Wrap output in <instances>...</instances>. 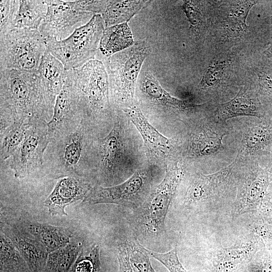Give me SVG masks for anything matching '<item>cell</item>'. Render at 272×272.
<instances>
[{
    "instance_id": "1",
    "label": "cell",
    "mask_w": 272,
    "mask_h": 272,
    "mask_svg": "<svg viewBox=\"0 0 272 272\" xmlns=\"http://www.w3.org/2000/svg\"><path fill=\"white\" fill-rule=\"evenodd\" d=\"M0 71V132L15 121H49L53 110L45 98L38 72Z\"/></svg>"
},
{
    "instance_id": "2",
    "label": "cell",
    "mask_w": 272,
    "mask_h": 272,
    "mask_svg": "<svg viewBox=\"0 0 272 272\" xmlns=\"http://www.w3.org/2000/svg\"><path fill=\"white\" fill-rule=\"evenodd\" d=\"M89 126L83 120L53 133L44 155L42 171L57 178L70 175L86 176L93 143Z\"/></svg>"
},
{
    "instance_id": "3",
    "label": "cell",
    "mask_w": 272,
    "mask_h": 272,
    "mask_svg": "<svg viewBox=\"0 0 272 272\" xmlns=\"http://www.w3.org/2000/svg\"><path fill=\"white\" fill-rule=\"evenodd\" d=\"M151 48L146 39L139 40L130 47L102 61L106 70L110 98L124 108L135 104L136 83L142 65Z\"/></svg>"
},
{
    "instance_id": "4",
    "label": "cell",
    "mask_w": 272,
    "mask_h": 272,
    "mask_svg": "<svg viewBox=\"0 0 272 272\" xmlns=\"http://www.w3.org/2000/svg\"><path fill=\"white\" fill-rule=\"evenodd\" d=\"M101 15H94L85 25L62 40L45 39L46 51L60 61L66 70L78 69L97 55L105 29Z\"/></svg>"
},
{
    "instance_id": "5",
    "label": "cell",
    "mask_w": 272,
    "mask_h": 272,
    "mask_svg": "<svg viewBox=\"0 0 272 272\" xmlns=\"http://www.w3.org/2000/svg\"><path fill=\"white\" fill-rule=\"evenodd\" d=\"M46 51L45 38L38 30L14 28L0 36V70L38 72Z\"/></svg>"
},
{
    "instance_id": "6",
    "label": "cell",
    "mask_w": 272,
    "mask_h": 272,
    "mask_svg": "<svg viewBox=\"0 0 272 272\" xmlns=\"http://www.w3.org/2000/svg\"><path fill=\"white\" fill-rule=\"evenodd\" d=\"M83 113V120L89 123L92 119L107 115L111 103L108 77L103 62L91 60L74 70Z\"/></svg>"
},
{
    "instance_id": "7",
    "label": "cell",
    "mask_w": 272,
    "mask_h": 272,
    "mask_svg": "<svg viewBox=\"0 0 272 272\" xmlns=\"http://www.w3.org/2000/svg\"><path fill=\"white\" fill-rule=\"evenodd\" d=\"M181 175L176 166H167L163 180L140 207L138 224L145 233L157 236L165 231L166 216Z\"/></svg>"
},
{
    "instance_id": "8",
    "label": "cell",
    "mask_w": 272,
    "mask_h": 272,
    "mask_svg": "<svg viewBox=\"0 0 272 272\" xmlns=\"http://www.w3.org/2000/svg\"><path fill=\"white\" fill-rule=\"evenodd\" d=\"M47 121L37 120L27 130L25 138L12 156L10 165L15 177L24 178L41 169L45 150L50 141Z\"/></svg>"
},
{
    "instance_id": "9",
    "label": "cell",
    "mask_w": 272,
    "mask_h": 272,
    "mask_svg": "<svg viewBox=\"0 0 272 272\" xmlns=\"http://www.w3.org/2000/svg\"><path fill=\"white\" fill-rule=\"evenodd\" d=\"M148 183L147 177L144 173L135 172L127 180L118 185L109 187L100 185L93 186L82 203H114L138 208L147 198Z\"/></svg>"
},
{
    "instance_id": "10",
    "label": "cell",
    "mask_w": 272,
    "mask_h": 272,
    "mask_svg": "<svg viewBox=\"0 0 272 272\" xmlns=\"http://www.w3.org/2000/svg\"><path fill=\"white\" fill-rule=\"evenodd\" d=\"M45 2L47 11L38 28V31L45 39L63 40L76 29L86 24L94 15L91 13L75 9L69 1Z\"/></svg>"
},
{
    "instance_id": "11",
    "label": "cell",
    "mask_w": 272,
    "mask_h": 272,
    "mask_svg": "<svg viewBox=\"0 0 272 272\" xmlns=\"http://www.w3.org/2000/svg\"><path fill=\"white\" fill-rule=\"evenodd\" d=\"M229 177L227 172H219L196 178L187 191L184 209L208 214L217 211L219 197L229 185Z\"/></svg>"
},
{
    "instance_id": "12",
    "label": "cell",
    "mask_w": 272,
    "mask_h": 272,
    "mask_svg": "<svg viewBox=\"0 0 272 272\" xmlns=\"http://www.w3.org/2000/svg\"><path fill=\"white\" fill-rule=\"evenodd\" d=\"M83 120V113L74 70H67L62 89L56 98L52 116L47 122L50 137L55 132L80 123Z\"/></svg>"
},
{
    "instance_id": "13",
    "label": "cell",
    "mask_w": 272,
    "mask_h": 272,
    "mask_svg": "<svg viewBox=\"0 0 272 272\" xmlns=\"http://www.w3.org/2000/svg\"><path fill=\"white\" fill-rule=\"evenodd\" d=\"M85 176L70 175L59 178L54 189L44 202L52 216H67V206L83 201L91 190Z\"/></svg>"
},
{
    "instance_id": "14",
    "label": "cell",
    "mask_w": 272,
    "mask_h": 272,
    "mask_svg": "<svg viewBox=\"0 0 272 272\" xmlns=\"http://www.w3.org/2000/svg\"><path fill=\"white\" fill-rule=\"evenodd\" d=\"M264 247L261 238L252 231L241 242L229 247L219 248L214 251L213 264L215 271L235 272L245 266Z\"/></svg>"
},
{
    "instance_id": "15",
    "label": "cell",
    "mask_w": 272,
    "mask_h": 272,
    "mask_svg": "<svg viewBox=\"0 0 272 272\" xmlns=\"http://www.w3.org/2000/svg\"><path fill=\"white\" fill-rule=\"evenodd\" d=\"M121 135L120 123L116 121L105 137L93 142L90 155L95 154L96 166L103 179H112L116 174L122 156Z\"/></svg>"
},
{
    "instance_id": "16",
    "label": "cell",
    "mask_w": 272,
    "mask_h": 272,
    "mask_svg": "<svg viewBox=\"0 0 272 272\" xmlns=\"http://www.w3.org/2000/svg\"><path fill=\"white\" fill-rule=\"evenodd\" d=\"M269 181L265 169L257 168L244 180L231 211L233 218L259 210L268 191Z\"/></svg>"
},
{
    "instance_id": "17",
    "label": "cell",
    "mask_w": 272,
    "mask_h": 272,
    "mask_svg": "<svg viewBox=\"0 0 272 272\" xmlns=\"http://www.w3.org/2000/svg\"><path fill=\"white\" fill-rule=\"evenodd\" d=\"M38 72L46 100L53 110L56 98L63 86L67 70L60 61L46 51Z\"/></svg>"
},
{
    "instance_id": "18",
    "label": "cell",
    "mask_w": 272,
    "mask_h": 272,
    "mask_svg": "<svg viewBox=\"0 0 272 272\" xmlns=\"http://www.w3.org/2000/svg\"><path fill=\"white\" fill-rule=\"evenodd\" d=\"M125 114L140 133L147 147L158 155H164L170 149V140L162 134L150 123L139 106L122 108Z\"/></svg>"
},
{
    "instance_id": "19",
    "label": "cell",
    "mask_w": 272,
    "mask_h": 272,
    "mask_svg": "<svg viewBox=\"0 0 272 272\" xmlns=\"http://www.w3.org/2000/svg\"><path fill=\"white\" fill-rule=\"evenodd\" d=\"M148 249L135 239H127L117 248L118 272H156Z\"/></svg>"
},
{
    "instance_id": "20",
    "label": "cell",
    "mask_w": 272,
    "mask_h": 272,
    "mask_svg": "<svg viewBox=\"0 0 272 272\" xmlns=\"http://www.w3.org/2000/svg\"><path fill=\"white\" fill-rule=\"evenodd\" d=\"M1 231L10 239L18 250L30 272H43L49 253L39 241L24 237L12 229L6 228Z\"/></svg>"
},
{
    "instance_id": "21",
    "label": "cell",
    "mask_w": 272,
    "mask_h": 272,
    "mask_svg": "<svg viewBox=\"0 0 272 272\" xmlns=\"http://www.w3.org/2000/svg\"><path fill=\"white\" fill-rule=\"evenodd\" d=\"M140 83L141 89L146 97L156 105L181 111L192 109L198 106L171 95L149 72L143 73Z\"/></svg>"
},
{
    "instance_id": "22",
    "label": "cell",
    "mask_w": 272,
    "mask_h": 272,
    "mask_svg": "<svg viewBox=\"0 0 272 272\" xmlns=\"http://www.w3.org/2000/svg\"><path fill=\"white\" fill-rule=\"evenodd\" d=\"M134 43L127 23L105 28L95 59L101 61L131 47Z\"/></svg>"
},
{
    "instance_id": "23",
    "label": "cell",
    "mask_w": 272,
    "mask_h": 272,
    "mask_svg": "<svg viewBox=\"0 0 272 272\" xmlns=\"http://www.w3.org/2000/svg\"><path fill=\"white\" fill-rule=\"evenodd\" d=\"M27 227L29 232L45 247L48 253L68 244L73 235L69 228L45 223L31 222Z\"/></svg>"
},
{
    "instance_id": "24",
    "label": "cell",
    "mask_w": 272,
    "mask_h": 272,
    "mask_svg": "<svg viewBox=\"0 0 272 272\" xmlns=\"http://www.w3.org/2000/svg\"><path fill=\"white\" fill-rule=\"evenodd\" d=\"M150 2L144 0L107 1L106 9L101 15L105 27L127 23Z\"/></svg>"
},
{
    "instance_id": "25",
    "label": "cell",
    "mask_w": 272,
    "mask_h": 272,
    "mask_svg": "<svg viewBox=\"0 0 272 272\" xmlns=\"http://www.w3.org/2000/svg\"><path fill=\"white\" fill-rule=\"evenodd\" d=\"M47 11L45 1L20 0L14 28L37 29Z\"/></svg>"
},
{
    "instance_id": "26",
    "label": "cell",
    "mask_w": 272,
    "mask_h": 272,
    "mask_svg": "<svg viewBox=\"0 0 272 272\" xmlns=\"http://www.w3.org/2000/svg\"><path fill=\"white\" fill-rule=\"evenodd\" d=\"M218 112L225 120L242 115L263 116L256 102L242 88L232 99L219 105Z\"/></svg>"
},
{
    "instance_id": "27",
    "label": "cell",
    "mask_w": 272,
    "mask_h": 272,
    "mask_svg": "<svg viewBox=\"0 0 272 272\" xmlns=\"http://www.w3.org/2000/svg\"><path fill=\"white\" fill-rule=\"evenodd\" d=\"M82 247L81 242L73 241L49 253L43 272H69Z\"/></svg>"
},
{
    "instance_id": "28",
    "label": "cell",
    "mask_w": 272,
    "mask_h": 272,
    "mask_svg": "<svg viewBox=\"0 0 272 272\" xmlns=\"http://www.w3.org/2000/svg\"><path fill=\"white\" fill-rule=\"evenodd\" d=\"M31 124L15 121L3 131L0 132L1 163L13 156L24 141L27 130Z\"/></svg>"
},
{
    "instance_id": "29",
    "label": "cell",
    "mask_w": 272,
    "mask_h": 272,
    "mask_svg": "<svg viewBox=\"0 0 272 272\" xmlns=\"http://www.w3.org/2000/svg\"><path fill=\"white\" fill-rule=\"evenodd\" d=\"M1 272H30L10 239L1 232Z\"/></svg>"
},
{
    "instance_id": "30",
    "label": "cell",
    "mask_w": 272,
    "mask_h": 272,
    "mask_svg": "<svg viewBox=\"0 0 272 272\" xmlns=\"http://www.w3.org/2000/svg\"><path fill=\"white\" fill-rule=\"evenodd\" d=\"M100 248L94 245L82 250L69 272H100Z\"/></svg>"
},
{
    "instance_id": "31",
    "label": "cell",
    "mask_w": 272,
    "mask_h": 272,
    "mask_svg": "<svg viewBox=\"0 0 272 272\" xmlns=\"http://www.w3.org/2000/svg\"><path fill=\"white\" fill-rule=\"evenodd\" d=\"M19 7V1L0 2V36L14 29V21Z\"/></svg>"
},
{
    "instance_id": "32",
    "label": "cell",
    "mask_w": 272,
    "mask_h": 272,
    "mask_svg": "<svg viewBox=\"0 0 272 272\" xmlns=\"http://www.w3.org/2000/svg\"><path fill=\"white\" fill-rule=\"evenodd\" d=\"M150 256L156 259L170 272H188L180 261L177 250V246L166 253H158L148 250Z\"/></svg>"
},
{
    "instance_id": "33",
    "label": "cell",
    "mask_w": 272,
    "mask_h": 272,
    "mask_svg": "<svg viewBox=\"0 0 272 272\" xmlns=\"http://www.w3.org/2000/svg\"><path fill=\"white\" fill-rule=\"evenodd\" d=\"M245 272H272V252L265 247L258 251L245 265Z\"/></svg>"
},
{
    "instance_id": "34",
    "label": "cell",
    "mask_w": 272,
    "mask_h": 272,
    "mask_svg": "<svg viewBox=\"0 0 272 272\" xmlns=\"http://www.w3.org/2000/svg\"><path fill=\"white\" fill-rule=\"evenodd\" d=\"M222 146V137L205 133L198 138L197 149L201 155H209L217 152Z\"/></svg>"
},
{
    "instance_id": "35",
    "label": "cell",
    "mask_w": 272,
    "mask_h": 272,
    "mask_svg": "<svg viewBox=\"0 0 272 272\" xmlns=\"http://www.w3.org/2000/svg\"><path fill=\"white\" fill-rule=\"evenodd\" d=\"M69 2L77 10L101 15L106 9L107 1H69Z\"/></svg>"
},
{
    "instance_id": "36",
    "label": "cell",
    "mask_w": 272,
    "mask_h": 272,
    "mask_svg": "<svg viewBox=\"0 0 272 272\" xmlns=\"http://www.w3.org/2000/svg\"><path fill=\"white\" fill-rule=\"evenodd\" d=\"M251 227L252 231L262 240L265 248L272 252V224L255 220Z\"/></svg>"
},
{
    "instance_id": "37",
    "label": "cell",
    "mask_w": 272,
    "mask_h": 272,
    "mask_svg": "<svg viewBox=\"0 0 272 272\" xmlns=\"http://www.w3.org/2000/svg\"><path fill=\"white\" fill-rule=\"evenodd\" d=\"M225 63L216 62L211 65L207 69L201 82L202 85L208 87L215 85L219 80L223 72Z\"/></svg>"
},
{
    "instance_id": "38",
    "label": "cell",
    "mask_w": 272,
    "mask_h": 272,
    "mask_svg": "<svg viewBox=\"0 0 272 272\" xmlns=\"http://www.w3.org/2000/svg\"><path fill=\"white\" fill-rule=\"evenodd\" d=\"M256 219L262 222L272 224V193L268 191L261 205L255 214Z\"/></svg>"
},
{
    "instance_id": "39",
    "label": "cell",
    "mask_w": 272,
    "mask_h": 272,
    "mask_svg": "<svg viewBox=\"0 0 272 272\" xmlns=\"http://www.w3.org/2000/svg\"><path fill=\"white\" fill-rule=\"evenodd\" d=\"M182 9L190 24L192 26H195L200 23L201 12L195 1H184Z\"/></svg>"
},
{
    "instance_id": "40",
    "label": "cell",
    "mask_w": 272,
    "mask_h": 272,
    "mask_svg": "<svg viewBox=\"0 0 272 272\" xmlns=\"http://www.w3.org/2000/svg\"><path fill=\"white\" fill-rule=\"evenodd\" d=\"M234 5L231 15L237 20L246 25V18L250 8L255 5L256 1H240Z\"/></svg>"
},
{
    "instance_id": "41",
    "label": "cell",
    "mask_w": 272,
    "mask_h": 272,
    "mask_svg": "<svg viewBox=\"0 0 272 272\" xmlns=\"http://www.w3.org/2000/svg\"><path fill=\"white\" fill-rule=\"evenodd\" d=\"M260 82L263 88L272 94V77L266 75H261L260 77Z\"/></svg>"
},
{
    "instance_id": "42",
    "label": "cell",
    "mask_w": 272,
    "mask_h": 272,
    "mask_svg": "<svg viewBox=\"0 0 272 272\" xmlns=\"http://www.w3.org/2000/svg\"><path fill=\"white\" fill-rule=\"evenodd\" d=\"M270 165H268L266 169H264L268 175L269 181L268 191L272 193V156L271 158Z\"/></svg>"
}]
</instances>
